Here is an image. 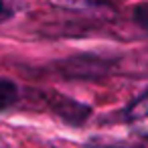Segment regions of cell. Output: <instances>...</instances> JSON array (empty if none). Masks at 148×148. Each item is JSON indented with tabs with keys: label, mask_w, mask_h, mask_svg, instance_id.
Here are the masks:
<instances>
[{
	"label": "cell",
	"mask_w": 148,
	"mask_h": 148,
	"mask_svg": "<svg viewBox=\"0 0 148 148\" xmlns=\"http://www.w3.org/2000/svg\"><path fill=\"white\" fill-rule=\"evenodd\" d=\"M134 23L142 29V31H146L148 33V2H144V4H138L136 8H134Z\"/></svg>",
	"instance_id": "4"
},
{
	"label": "cell",
	"mask_w": 148,
	"mask_h": 148,
	"mask_svg": "<svg viewBox=\"0 0 148 148\" xmlns=\"http://www.w3.org/2000/svg\"><path fill=\"white\" fill-rule=\"evenodd\" d=\"M4 14H6V4L0 0V16H4Z\"/></svg>",
	"instance_id": "5"
},
{
	"label": "cell",
	"mask_w": 148,
	"mask_h": 148,
	"mask_svg": "<svg viewBox=\"0 0 148 148\" xmlns=\"http://www.w3.org/2000/svg\"><path fill=\"white\" fill-rule=\"evenodd\" d=\"M16 99H18V87L14 85V81L0 77V112L10 108Z\"/></svg>",
	"instance_id": "2"
},
{
	"label": "cell",
	"mask_w": 148,
	"mask_h": 148,
	"mask_svg": "<svg viewBox=\"0 0 148 148\" xmlns=\"http://www.w3.org/2000/svg\"><path fill=\"white\" fill-rule=\"evenodd\" d=\"M53 112H57L63 120L71 122V124H81L85 122V118L89 116V108L83 103H77L69 97H55V101H51Z\"/></svg>",
	"instance_id": "1"
},
{
	"label": "cell",
	"mask_w": 148,
	"mask_h": 148,
	"mask_svg": "<svg viewBox=\"0 0 148 148\" xmlns=\"http://www.w3.org/2000/svg\"><path fill=\"white\" fill-rule=\"evenodd\" d=\"M128 116L130 118H148V89L128 106Z\"/></svg>",
	"instance_id": "3"
}]
</instances>
